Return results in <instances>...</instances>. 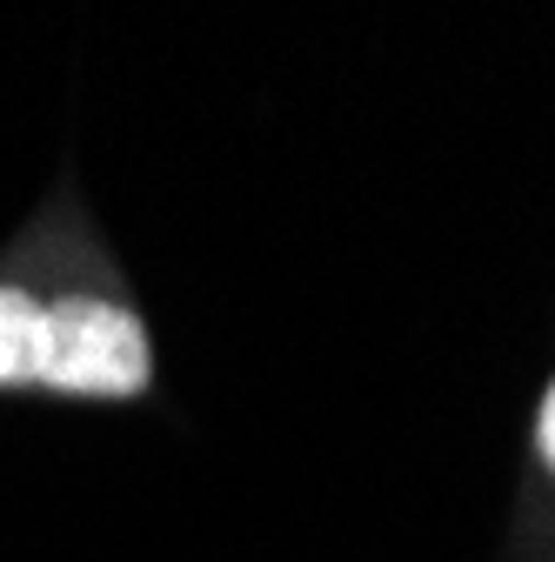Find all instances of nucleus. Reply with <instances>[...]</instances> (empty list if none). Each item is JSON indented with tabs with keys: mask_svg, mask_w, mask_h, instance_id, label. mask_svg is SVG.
Segmentation results:
<instances>
[{
	"mask_svg": "<svg viewBox=\"0 0 555 562\" xmlns=\"http://www.w3.org/2000/svg\"><path fill=\"white\" fill-rule=\"evenodd\" d=\"M155 375V348L134 308L107 295H54L47 302V356L41 389L81 402H127Z\"/></svg>",
	"mask_w": 555,
	"mask_h": 562,
	"instance_id": "f257e3e1",
	"label": "nucleus"
},
{
	"mask_svg": "<svg viewBox=\"0 0 555 562\" xmlns=\"http://www.w3.org/2000/svg\"><path fill=\"white\" fill-rule=\"evenodd\" d=\"M47 356V295L0 281V389H41Z\"/></svg>",
	"mask_w": 555,
	"mask_h": 562,
	"instance_id": "f03ea898",
	"label": "nucleus"
},
{
	"mask_svg": "<svg viewBox=\"0 0 555 562\" xmlns=\"http://www.w3.org/2000/svg\"><path fill=\"white\" fill-rule=\"evenodd\" d=\"M535 442H542V456H548V469H555V389L542 395V415H535Z\"/></svg>",
	"mask_w": 555,
	"mask_h": 562,
	"instance_id": "7ed1b4c3",
	"label": "nucleus"
}]
</instances>
